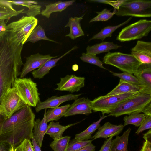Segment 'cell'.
Instances as JSON below:
<instances>
[{
  "mask_svg": "<svg viewBox=\"0 0 151 151\" xmlns=\"http://www.w3.org/2000/svg\"><path fill=\"white\" fill-rule=\"evenodd\" d=\"M23 45L10 29L0 37V104L6 92L14 86L23 65L21 52Z\"/></svg>",
  "mask_w": 151,
  "mask_h": 151,
  "instance_id": "cell-1",
  "label": "cell"
},
{
  "mask_svg": "<svg viewBox=\"0 0 151 151\" xmlns=\"http://www.w3.org/2000/svg\"><path fill=\"white\" fill-rule=\"evenodd\" d=\"M35 118L26 116L13 120L9 127L1 132L0 142H7L15 148L25 139H31L33 137Z\"/></svg>",
  "mask_w": 151,
  "mask_h": 151,
  "instance_id": "cell-2",
  "label": "cell"
},
{
  "mask_svg": "<svg viewBox=\"0 0 151 151\" xmlns=\"http://www.w3.org/2000/svg\"><path fill=\"white\" fill-rule=\"evenodd\" d=\"M151 102V93H142L119 104L109 114L118 117L135 113H142L145 107Z\"/></svg>",
  "mask_w": 151,
  "mask_h": 151,
  "instance_id": "cell-3",
  "label": "cell"
},
{
  "mask_svg": "<svg viewBox=\"0 0 151 151\" xmlns=\"http://www.w3.org/2000/svg\"><path fill=\"white\" fill-rule=\"evenodd\" d=\"M106 64L114 66L121 71L132 74L135 73L142 64L134 55L120 52H109L104 57Z\"/></svg>",
  "mask_w": 151,
  "mask_h": 151,
  "instance_id": "cell-4",
  "label": "cell"
},
{
  "mask_svg": "<svg viewBox=\"0 0 151 151\" xmlns=\"http://www.w3.org/2000/svg\"><path fill=\"white\" fill-rule=\"evenodd\" d=\"M142 93H134L106 96H100L91 101L90 105L94 112L100 111L102 115L109 114L122 102Z\"/></svg>",
  "mask_w": 151,
  "mask_h": 151,
  "instance_id": "cell-5",
  "label": "cell"
},
{
  "mask_svg": "<svg viewBox=\"0 0 151 151\" xmlns=\"http://www.w3.org/2000/svg\"><path fill=\"white\" fill-rule=\"evenodd\" d=\"M37 86L30 78H18L14 85L22 100L26 105L34 107L40 101Z\"/></svg>",
  "mask_w": 151,
  "mask_h": 151,
  "instance_id": "cell-6",
  "label": "cell"
},
{
  "mask_svg": "<svg viewBox=\"0 0 151 151\" xmlns=\"http://www.w3.org/2000/svg\"><path fill=\"white\" fill-rule=\"evenodd\" d=\"M115 14L139 17L151 16V1L125 0L119 5Z\"/></svg>",
  "mask_w": 151,
  "mask_h": 151,
  "instance_id": "cell-7",
  "label": "cell"
},
{
  "mask_svg": "<svg viewBox=\"0 0 151 151\" xmlns=\"http://www.w3.org/2000/svg\"><path fill=\"white\" fill-rule=\"evenodd\" d=\"M151 30V20L141 19L123 28L116 39L123 42L140 39L147 36Z\"/></svg>",
  "mask_w": 151,
  "mask_h": 151,
  "instance_id": "cell-8",
  "label": "cell"
},
{
  "mask_svg": "<svg viewBox=\"0 0 151 151\" xmlns=\"http://www.w3.org/2000/svg\"><path fill=\"white\" fill-rule=\"evenodd\" d=\"M37 23V19L34 17L23 16L19 20L6 25V28L15 33L18 40L23 45Z\"/></svg>",
  "mask_w": 151,
  "mask_h": 151,
  "instance_id": "cell-9",
  "label": "cell"
},
{
  "mask_svg": "<svg viewBox=\"0 0 151 151\" xmlns=\"http://www.w3.org/2000/svg\"><path fill=\"white\" fill-rule=\"evenodd\" d=\"M26 105L13 86L7 90L1 101L0 104V113L6 119L9 118Z\"/></svg>",
  "mask_w": 151,
  "mask_h": 151,
  "instance_id": "cell-10",
  "label": "cell"
},
{
  "mask_svg": "<svg viewBox=\"0 0 151 151\" xmlns=\"http://www.w3.org/2000/svg\"><path fill=\"white\" fill-rule=\"evenodd\" d=\"M84 77L77 76L73 74L67 75L61 78L60 82L56 84L55 90L66 91L71 93L77 92L85 86Z\"/></svg>",
  "mask_w": 151,
  "mask_h": 151,
  "instance_id": "cell-11",
  "label": "cell"
},
{
  "mask_svg": "<svg viewBox=\"0 0 151 151\" xmlns=\"http://www.w3.org/2000/svg\"><path fill=\"white\" fill-rule=\"evenodd\" d=\"M57 57L52 56L50 54L43 55L37 53L26 57V61L23 64L20 78H24L29 73L40 68L48 60Z\"/></svg>",
  "mask_w": 151,
  "mask_h": 151,
  "instance_id": "cell-12",
  "label": "cell"
},
{
  "mask_svg": "<svg viewBox=\"0 0 151 151\" xmlns=\"http://www.w3.org/2000/svg\"><path fill=\"white\" fill-rule=\"evenodd\" d=\"M91 100L84 97L78 98L70 105L64 116L67 117L78 114L88 115L92 113Z\"/></svg>",
  "mask_w": 151,
  "mask_h": 151,
  "instance_id": "cell-13",
  "label": "cell"
},
{
  "mask_svg": "<svg viewBox=\"0 0 151 151\" xmlns=\"http://www.w3.org/2000/svg\"><path fill=\"white\" fill-rule=\"evenodd\" d=\"M134 93H151V90L145 86L127 82L120 79L118 85L105 95L109 96Z\"/></svg>",
  "mask_w": 151,
  "mask_h": 151,
  "instance_id": "cell-14",
  "label": "cell"
},
{
  "mask_svg": "<svg viewBox=\"0 0 151 151\" xmlns=\"http://www.w3.org/2000/svg\"><path fill=\"white\" fill-rule=\"evenodd\" d=\"M82 94H69L59 96H53L48 98L44 101H40L35 107V110L38 113L44 109L52 108L57 107L61 104L66 101L75 100L78 98Z\"/></svg>",
  "mask_w": 151,
  "mask_h": 151,
  "instance_id": "cell-15",
  "label": "cell"
},
{
  "mask_svg": "<svg viewBox=\"0 0 151 151\" xmlns=\"http://www.w3.org/2000/svg\"><path fill=\"white\" fill-rule=\"evenodd\" d=\"M131 54L142 64H151V42L138 41L131 49Z\"/></svg>",
  "mask_w": 151,
  "mask_h": 151,
  "instance_id": "cell-16",
  "label": "cell"
},
{
  "mask_svg": "<svg viewBox=\"0 0 151 151\" xmlns=\"http://www.w3.org/2000/svg\"><path fill=\"white\" fill-rule=\"evenodd\" d=\"M124 127L122 124L114 125L109 122H106L102 126L99 127L97 132L91 139L93 140L99 138L106 139L118 136L122 131Z\"/></svg>",
  "mask_w": 151,
  "mask_h": 151,
  "instance_id": "cell-17",
  "label": "cell"
},
{
  "mask_svg": "<svg viewBox=\"0 0 151 151\" xmlns=\"http://www.w3.org/2000/svg\"><path fill=\"white\" fill-rule=\"evenodd\" d=\"M77 48V47L75 46L59 57L56 58L51 59L47 61L38 69L35 70L32 72L34 78H37L39 79L42 78L45 76L49 73L51 69L56 65L57 62L60 59L69 53L72 50Z\"/></svg>",
  "mask_w": 151,
  "mask_h": 151,
  "instance_id": "cell-18",
  "label": "cell"
},
{
  "mask_svg": "<svg viewBox=\"0 0 151 151\" xmlns=\"http://www.w3.org/2000/svg\"><path fill=\"white\" fill-rule=\"evenodd\" d=\"M46 112V109H45L44 116L42 120L39 118L35 121L33 130V137L40 148L42 147L44 137L48 125L45 118Z\"/></svg>",
  "mask_w": 151,
  "mask_h": 151,
  "instance_id": "cell-19",
  "label": "cell"
},
{
  "mask_svg": "<svg viewBox=\"0 0 151 151\" xmlns=\"http://www.w3.org/2000/svg\"><path fill=\"white\" fill-rule=\"evenodd\" d=\"M134 75L141 85L151 90V64H142Z\"/></svg>",
  "mask_w": 151,
  "mask_h": 151,
  "instance_id": "cell-20",
  "label": "cell"
},
{
  "mask_svg": "<svg viewBox=\"0 0 151 151\" xmlns=\"http://www.w3.org/2000/svg\"><path fill=\"white\" fill-rule=\"evenodd\" d=\"M12 4L25 6L28 8L27 11H24L23 13H25L28 16L35 17L41 14V6L37 5V1L30 0H9Z\"/></svg>",
  "mask_w": 151,
  "mask_h": 151,
  "instance_id": "cell-21",
  "label": "cell"
},
{
  "mask_svg": "<svg viewBox=\"0 0 151 151\" xmlns=\"http://www.w3.org/2000/svg\"><path fill=\"white\" fill-rule=\"evenodd\" d=\"M83 16L79 17H72L69 19L68 22L65 26V27H69L70 32L65 35L66 37H68L71 39L74 40L78 37L84 35L80 23Z\"/></svg>",
  "mask_w": 151,
  "mask_h": 151,
  "instance_id": "cell-22",
  "label": "cell"
},
{
  "mask_svg": "<svg viewBox=\"0 0 151 151\" xmlns=\"http://www.w3.org/2000/svg\"><path fill=\"white\" fill-rule=\"evenodd\" d=\"M131 130V128H128L121 136H117L112 140L110 151H128V140Z\"/></svg>",
  "mask_w": 151,
  "mask_h": 151,
  "instance_id": "cell-23",
  "label": "cell"
},
{
  "mask_svg": "<svg viewBox=\"0 0 151 151\" xmlns=\"http://www.w3.org/2000/svg\"><path fill=\"white\" fill-rule=\"evenodd\" d=\"M79 122H78L66 126H63L60 124L59 122L51 121L47 126L46 134L49 135L54 140L58 139L62 137L64 132L67 129Z\"/></svg>",
  "mask_w": 151,
  "mask_h": 151,
  "instance_id": "cell-24",
  "label": "cell"
},
{
  "mask_svg": "<svg viewBox=\"0 0 151 151\" xmlns=\"http://www.w3.org/2000/svg\"><path fill=\"white\" fill-rule=\"evenodd\" d=\"M76 1L71 0L65 1H59L45 5V9L41 12L42 16L49 18L50 14L56 12H61L69 6L72 5Z\"/></svg>",
  "mask_w": 151,
  "mask_h": 151,
  "instance_id": "cell-25",
  "label": "cell"
},
{
  "mask_svg": "<svg viewBox=\"0 0 151 151\" xmlns=\"http://www.w3.org/2000/svg\"><path fill=\"white\" fill-rule=\"evenodd\" d=\"M121 47L112 42H103L92 46H88L86 48V53L96 55L101 53L109 52L112 50H116Z\"/></svg>",
  "mask_w": 151,
  "mask_h": 151,
  "instance_id": "cell-26",
  "label": "cell"
},
{
  "mask_svg": "<svg viewBox=\"0 0 151 151\" xmlns=\"http://www.w3.org/2000/svg\"><path fill=\"white\" fill-rule=\"evenodd\" d=\"M70 105L67 104L65 105L50 108L45 113L47 123L52 121L58 120L64 116Z\"/></svg>",
  "mask_w": 151,
  "mask_h": 151,
  "instance_id": "cell-27",
  "label": "cell"
},
{
  "mask_svg": "<svg viewBox=\"0 0 151 151\" xmlns=\"http://www.w3.org/2000/svg\"><path fill=\"white\" fill-rule=\"evenodd\" d=\"M108 116V115H102L99 120L93 122L85 130L76 134L75 139L81 140H87L91 139L92 134L100 126V122Z\"/></svg>",
  "mask_w": 151,
  "mask_h": 151,
  "instance_id": "cell-28",
  "label": "cell"
},
{
  "mask_svg": "<svg viewBox=\"0 0 151 151\" xmlns=\"http://www.w3.org/2000/svg\"><path fill=\"white\" fill-rule=\"evenodd\" d=\"M132 18L131 17L123 23L116 26H106L99 33L94 35L90 40L89 41L94 39H100L103 41L106 38L111 37L112 33L116 30L127 23Z\"/></svg>",
  "mask_w": 151,
  "mask_h": 151,
  "instance_id": "cell-29",
  "label": "cell"
},
{
  "mask_svg": "<svg viewBox=\"0 0 151 151\" xmlns=\"http://www.w3.org/2000/svg\"><path fill=\"white\" fill-rule=\"evenodd\" d=\"M41 40L57 42L56 41L47 37L45 35L44 29L40 25H38L34 29L26 43L30 42L35 43Z\"/></svg>",
  "mask_w": 151,
  "mask_h": 151,
  "instance_id": "cell-30",
  "label": "cell"
},
{
  "mask_svg": "<svg viewBox=\"0 0 151 151\" xmlns=\"http://www.w3.org/2000/svg\"><path fill=\"white\" fill-rule=\"evenodd\" d=\"M147 115L144 114L135 113L126 116L124 118V126L132 124L136 127H139Z\"/></svg>",
  "mask_w": 151,
  "mask_h": 151,
  "instance_id": "cell-31",
  "label": "cell"
},
{
  "mask_svg": "<svg viewBox=\"0 0 151 151\" xmlns=\"http://www.w3.org/2000/svg\"><path fill=\"white\" fill-rule=\"evenodd\" d=\"M71 137L67 136L54 140L50 146L53 151H66Z\"/></svg>",
  "mask_w": 151,
  "mask_h": 151,
  "instance_id": "cell-32",
  "label": "cell"
},
{
  "mask_svg": "<svg viewBox=\"0 0 151 151\" xmlns=\"http://www.w3.org/2000/svg\"><path fill=\"white\" fill-rule=\"evenodd\" d=\"M80 59L84 62L96 65L101 68L106 69L103 66L102 62L96 55L83 53Z\"/></svg>",
  "mask_w": 151,
  "mask_h": 151,
  "instance_id": "cell-33",
  "label": "cell"
},
{
  "mask_svg": "<svg viewBox=\"0 0 151 151\" xmlns=\"http://www.w3.org/2000/svg\"><path fill=\"white\" fill-rule=\"evenodd\" d=\"M117 11V9L114 8L113 12H110L107 9H104L101 12H96L97 15L95 17L91 19L89 23L96 21H107L111 18L115 14Z\"/></svg>",
  "mask_w": 151,
  "mask_h": 151,
  "instance_id": "cell-34",
  "label": "cell"
},
{
  "mask_svg": "<svg viewBox=\"0 0 151 151\" xmlns=\"http://www.w3.org/2000/svg\"><path fill=\"white\" fill-rule=\"evenodd\" d=\"M113 75L122 80L132 83L141 85L137 78L132 74L127 72L118 73L110 71Z\"/></svg>",
  "mask_w": 151,
  "mask_h": 151,
  "instance_id": "cell-35",
  "label": "cell"
},
{
  "mask_svg": "<svg viewBox=\"0 0 151 151\" xmlns=\"http://www.w3.org/2000/svg\"><path fill=\"white\" fill-rule=\"evenodd\" d=\"M92 139L87 140H81L73 139L69 142L66 151H75L84 147Z\"/></svg>",
  "mask_w": 151,
  "mask_h": 151,
  "instance_id": "cell-36",
  "label": "cell"
},
{
  "mask_svg": "<svg viewBox=\"0 0 151 151\" xmlns=\"http://www.w3.org/2000/svg\"><path fill=\"white\" fill-rule=\"evenodd\" d=\"M14 151H33L30 140L25 139L19 145L14 148Z\"/></svg>",
  "mask_w": 151,
  "mask_h": 151,
  "instance_id": "cell-37",
  "label": "cell"
},
{
  "mask_svg": "<svg viewBox=\"0 0 151 151\" xmlns=\"http://www.w3.org/2000/svg\"><path fill=\"white\" fill-rule=\"evenodd\" d=\"M151 128V116L147 115L135 133L138 134L143 131Z\"/></svg>",
  "mask_w": 151,
  "mask_h": 151,
  "instance_id": "cell-38",
  "label": "cell"
},
{
  "mask_svg": "<svg viewBox=\"0 0 151 151\" xmlns=\"http://www.w3.org/2000/svg\"><path fill=\"white\" fill-rule=\"evenodd\" d=\"M24 11L22 9L18 11L9 12H0V20L9 19L13 16H16L21 13H23Z\"/></svg>",
  "mask_w": 151,
  "mask_h": 151,
  "instance_id": "cell-39",
  "label": "cell"
},
{
  "mask_svg": "<svg viewBox=\"0 0 151 151\" xmlns=\"http://www.w3.org/2000/svg\"><path fill=\"white\" fill-rule=\"evenodd\" d=\"M9 0H0V12L15 11L12 4Z\"/></svg>",
  "mask_w": 151,
  "mask_h": 151,
  "instance_id": "cell-40",
  "label": "cell"
},
{
  "mask_svg": "<svg viewBox=\"0 0 151 151\" xmlns=\"http://www.w3.org/2000/svg\"><path fill=\"white\" fill-rule=\"evenodd\" d=\"M124 0L117 1H116L105 0H90L92 2L106 3L112 5L114 8L117 10L119 5L122 3Z\"/></svg>",
  "mask_w": 151,
  "mask_h": 151,
  "instance_id": "cell-41",
  "label": "cell"
},
{
  "mask_svg": "<svg viewBox=\"0 0 151 151\" xmlns=\"http://www.w3.org/2000/svg\"><path fill=\"white\" fill-rule=\"evenodd\" d=\"M112 138V137H111L106 139L98 151H110Z\"/></svg>",
  "mask_w": 151,
  "mask_h": 151,
  "instance_id": "cell-42",
  "label": "cell"
},
{
  "mask_svg": "<svg viewBox=\"0 0 151 151\" xmlns=\"http://www.w3.org/2000/svg\"><path fill=\"white\" fill-rule=\"evenodd\" d=\"M96 147L91 142L84 147L75 151H94Z\"/></svg>",
  "mask_w": 151,
  "mask_h": 151,
  "instance_id": "cell-43",
  "label": "cell"
},
{
  "mask_svg": "<svg viewBox=\"0 0 151 151\" xmlns=\"http://www.w3.org/2000/svg\"><path fill=\"white\" fill-rule=\"evenodd\" d=\"M5 19L0 20V37L3 35L7 31Z\"/></svg>",
  "mask_w": 151,
  "mask_h": 151,
  "instance_id": "cell-44",
  "label": "cell"
},
{
  "mask_svg": "<svg viewBox=\"0 0 151 151\" xmlns=\"http://www.w3.org/2000/svg\"><path fill=\"white\" fill-rule=\"evenodd\" d=\"M11 147L9 143L5 142H0V151H9Z\"/></svg>",
  "mask_w": 151,
  "mask_h": 151,
  "instance_id": "cell-45",
  "label": "cell"
},
{
  "mask_svg": "<svg viewBox=\"0 0 151 151\" xmlns=\"http://www.w3.org/2000/svg\"><path fill=\"white\" fill-rule=\"evenodd\" d=\"M140 151H151V142L145 141Z\"/></svg>",
  "mask_w": 151,
  "mask_h": 151,
  "instance_id": "cell-46",
  "label": "cell"
},
{
  "mask_svg": "<svg viewBox=\"0 0 151 151\" xmlns=\"http://www.w3.org/2000/svg\"><path fill=\"white\" fill-rule=\"evenodd\" d=\"M33 151H41L40 147L35 140L33 137L31 139Z\"/></svg>",
  "mask_w": 151,
  "mask_h": 151,
  "instance_id": "cell-47",
  "label": "cell"
},
{
  "mask_svg": "<svg viewBox=\"0 0 151 151\" xmlns=\"http://www.w3.org/2000/svg\"><path fill=\"white\" fill-rule=\"evenodd\" d=\"M142 113L147 116H151V102L148 104L144 109Z\"/></svg>",
  "mask_w": 151,
  "mask_h": 151,
  "instance_id": "cell-48",
  "label": "cell"
},
{
  "mask_svg": "<svg viewBox=\"0 0 151 151\" xmlns=\"http://www.w3.org/2000/svg\"><path fill=\"white\" fill-rule=\"evenodd\" d=\"M143 138L145 141H147L151 142V129H150L147 132L143 134Z\"/></svg>",
  "mask_w": 151,
  "mask_h": 151,
  "instance_id": "cell-49",
  "label": "cell"
},
{
  "mask_svg": "<svg viewBox=\"0 0 151 151\" xmlns=\"http://www.w3.org/2000/svg\"><path fill=\"white\" fill-rule=\"evenodd\" d=\"M6 119L2 114H0V134L1 133L3 126Z\"/></svg>",
  "mask_w": 151,
  "mask_h": 151,
  "instance_id": "cell-50",
  "label": "cell"
},
{
  "mask_svg": "<svg viewBox=\"0 0 151 151\" xmlns=\"http://www.w3.org/2000/svg\"><path fill=\"white\" fill-rule=\"evenodd\" d=\"M1 114L0 111V114Z\"/></svg>",
  "mask_w": 151,
  "mask_h": 151,
  "instance_id": "cell-51",
  "label": "cell"
},
{
  "mask_svg": "<svg viewBox=\"0 0 151 151\" xmlns=\"http://www.w3.org/2000/svg\"><path fill=\"white\" fill-rule=\"evenodd\" d=\"M9 151H10V150H9Z\"/></svg>",
  "mask_w": 151,
  "mask_h": 151,
  "instance_id": "cell-52",
  "label": "cell"
}]
</instances>
